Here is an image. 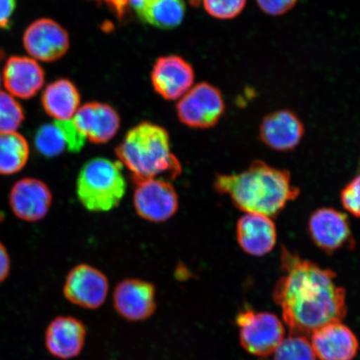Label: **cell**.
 <instances>
[{
    "instance_id": "d4e9b609",
    "label": "cell",
    "mask_w": 360,
    "mask_h": 360,
    "mask_svg": "<svg viewBox=\"0 0 360 360\" xmlns=\"http://www.w3.org/2000/svg\"><path fill=\"white\" fill-rule=\"evenodd\" d=\"M274 360H316V355L307 338L291 335L276 350Z\"/></svg>"
},
{
    "instance_id": "6da1fadb",
    "label": "cell",
    "mask_w": 360,
    "mask_h": 360,
    "mask_svg": "<svg viewBox=\"0 0 360 360\" xmlns=\"http://www.w3.org/2000/svg\"><path fill=\"white\" fill-rule=\"evenodd\" d=\"M283 276L274 288V300L281 306L291 335H311L328 323L341 322L347 314L344 288L330 268L301 257L283 246Z\"/></svg>"
},
{
    "instance_id": "44dd1931",
    "label": "cell",
    "mask_w": 360,
    "mask_h": 360,
    "mask_svg": "<svg viewBox=\"0 0 360 360\" xmlns=\"http://www.w3.org/2000/svg\"><path fill=\"white\" fill-rule=\"evenodd\" d=\"M42 105L47 115L56 121L70 120L80 107L79 90L70 80L58 79L45 88Z\"/></svg>"
},
{
    "instance_id": "ac0fdd59",
    "label": "cell",
    "mask_w": 360,
    "mask_h": 360,
    "mask_svg": "<svg viewBox=\"0 0 360 360\" xmlns=\"http://www.w3.org/2000/svg\"><path fill=\"white\" fill-rule=\"evenodd\" d=\"M310 344L321 360H352L359 349L356 336L341 322L328 323L315 330Z\"/></svg>"
},
{
    "instance_id": "ffe728a7",
    "label": "cell",
    "mask_w": 360,
    "mask_h": 360,
    "mask_svg": "<svg viewBox=\"0 0 360 360\" xmlns=\"http://www.w3.org/2000/svg\"><path fill=\"white\" fill-rule=\"evenodd\" d=\"M135 15L146 24L160 30H173L186 15L184 0H127Z\"/></svg>"
},
{
    "instance_id": "cb8c5ba5",
    "label": "cell",
    "mask_w": 360,
    "mask_h": 360,
    "mask_svg": "<svg viewBox=\"0 0 360 360\" xmlns=\"http://www.w3.org/2000/svg\"><path fill=\"white\" fill-rule=\"evenodd\" d=\"M24 120L20 103L11 94L0 91V134L16 132Z\"/></svg>"
},
{
    "instance_id": "4316f807",
    "label": "cell",
    "mask_w": 360,
    "mask_h": 360,
    "mask_svg": "<svg viewBox=\"0 0 360 360\" xmlns=\"http://www.w3.org/2000/svg\"><path fill=\"white\" fill-rule=\"evenodd\" d=\"M340 202L348 213L360 218V174L351 179L341 191Z\"/></svg>"
},
{
    "instance_id": "603a6c76",
    "label": "cell",
    "mask_w": 360,
    "mask_h": 360,
    "mask_svg": "<svg viewBox=\"0 0 360 360\" xmlns=\"http://www.w3.org/2000/svg\"><path fill=\"white\" fill-rule=\"evenodd\" d=\"M34 146L39 154L45 158L60 156L68 150L64 135L56 123L39 128L34 135Z\"/></svg>"
},
{
    "instance_id": "f1b7e54d",
    "label": "cell",
    "mask_w": 360,
    "mask_h": 360,
    "mask_svg": "<svg viewBox=\"0 0 360 360\" xmlns=\"http://www.w3.org/2000/svg\"><path fill=\"white\" fill-rule=\"evenodd\" d=\"M256 2L266 15L280 16L294 8L298 0H256Z\"/></svg>"
},
{
    "instance_id": "7c38bea8",
    "label": "cell",
    "mask_w": 360,
    "mask_h": 360,
    "mask_svg": "<svg viewBox=\"0 0 360 360\" xmlns=\"http://www.w3.org/2000/svg\"><path fill=\"white\" fill-rule=\"evenodd\" d=\"M195 71L179 56H162L151 72V82L158 94L166 101H178L193 86Z\"/></svg>"
},
{
    "instance_id": "484cf974",
    "label": "cell",
    "mask_w": 360,
    "mask_h": 360,
    "mask_svg": "<svg viewBox=\"0 0 360 360\" xmlns=\"http://www.w3.org/2000/svg\"><path fill=\"white\" fill-rule=\"evenodd\" d=\"M247 0H202V6L210 16L217 20H233L240 15Z\"/></svg>"
},
{
    "instance_id": "7402d4cb",
    "label": "cell",
    "mask_w": 360,
    "mask_h": 360,
    "mask_svg": "<svg viewBox=\"0 0 360 360\" xmlns=\"http://www.w3.org/2000/svg\"><path fill=\"white\" fill-rule=\"evenodd\" d=\"M30 154L29 143L21 134H0V174L20 172L28 163Z\"/></svg>"
},
{
    "instance_id": "83f0119b",
    "label": "cell",
    "mask_w": 360,
    "mask_h": 360,
    "mask_svg": "<svg viewBox=\"0 0 360 360\" xmlns=\"http://www.w3.org/2000/svg\"><path fill=\"white\" fill-rule=\"evenodd\" d=\"M64 135L67 148L71 153H79L85 145L86 137L76 127L73 120H61L55 122Z\"/></svg>"
},
{
    "instance_id": "8fae6325",
    "label": "cell",
    "mask_w": 360,
    "mask_h": 360,
    "mask_svg": "<svg viewBox=\"0 0 360 360\" xmlns=\"http://www.w3.org/2000/svg\"><path fill=\"white\" fill-rule=\"evenodd\" d=\"M22 42L30 58L42 62L58 60L70 48L69 34L51 19L33 22L25 30Z\"/></svg>"
},
{
    "instance_id": "d6986e66",
    "label": "cell",
    "mask_w": 360,
    "mask_h": 360,
    "mask_svg": "<svg viewBox=\"0 0 360 360\" xmlns=\"http://www.w3.org/2000/svg\"><path fill=\"white\" fill-rule=\"evenodd\" d=\"M3 82L13 97L32 98L44 84V72L32 58L13 56L8 58L3 72Z\"/></svg>"
},
{
    "instance_id": "5b68a950",
    "label": "cell",
    "mask_w": 360,
    "mask_h": 360,
    "mask_svg": "<svg viewBox=\"0 0 360 360\" xmlns=\"http://www.w3.org/2000/svg\"><path fill=\"white\" fill-rule=\"evenodd\" d=\"M236 323L240 328V344L248 352L257 356H268L274 352L285 337V328L276 315L241 310Z\"/></svg>"
},
{
    "instance_id": "5bb4252c",
    "label": "cell",
    "mask_w": 360,
    "mask_h": 360,
    "mask_svg": "<svg viewBox=\"0 0 360 360\" xmlns=\"http://www.w3.org/2000/svg\"><path fill=\"white\" fill-rule=\"evenodd\" d=\"M8 200L16 217L26 222H37L49 212L53 195L42 180L24 178L13 184Z\"/></svg>"
},
{
    "instance_id": "ba28073f",
    "label": "cell",
    "mask_w": 360,
    "mask_h": 360,
    "mask_svg": "<svg viewBox=\"0 0 360 360\" xmlns=\"http://www.w3.org/2000/svg\"><path fill=\"white\" fill-rule=\"evenodd\" d=\"M133 202L135 212L152 223L172 219L179 210V195L168 179H148L135 182Z\"/></svg>"
},
{
    "instance_id": "e0dca14e",
    "label": "cell",
    "mask_w": 360,
    "mask_h": 360,
    "mask_svg": "<svg viewBox=\"0 0 360 360\" xmlns=\"http://www.w3.org/2000/svg\"><path fill=\"white\" fill-rule=\"evenodd\" d=\"M236 240L245 253L262 257L276 245V225L268 216L246 213L238 220Z\"/></svg>"
},
{
    "instance_id": "8992f818",
    "label": "cell",
    "mask_w": 360,
    "mask_h": 360,
    "mask_svg": "<svg viewBox=\"0 0 360 360\" xmlns=\"http://www.w3.org/2000/svg\"><path fill=\"white\" fill-rule=\"evenodd\" d=\"M307 232L314 245L326 255L353 250L356 246L348 215L330 207H322L310 214Z\"/></svg>"
},
{
    "instance_id": "1f68e13d",
    "label": "cell",
    "mask_w": 360,
    "mask_h": 360,
    "mask_svg": "<svg viewBox=\"0 0 360 360\" xmlns=\"http://www.w3.org/2000/svg\"><path fill=\"white\" fill-rule=\"evenodd\" d=\"M2 82H3L2 76H1V75H0V88H1Z\"/></svg>"
},
{
    "instance_id": "9c48e42d",
    "label": "cell",
    "mask_w": 360,
    "mask_h": 360,
    "mask_svg": "<svg viewBox=\"0 0 360 360\" xmlns=\"http://www.w3.org/2000/svg\"><path fill=\"white\" fill-rule=\"evenodd\" d=\"M109 281L100 269L81 264L70 270L63 292L70 303L86 309H97L105 304L109 294Z\"/></svg>"
},
{
    "instance_id": "4fadbf2b",
    "label": "cell",
    "mask_w": 360,
    "mask_h": 360,
    "mask_svg": "<svg viewBox=\"0 0 360 360\" xmlns=\"http://www.w3.org/2000/svg\"><path fill=\"white\" fill-rule=\"evenodd\" d=\"M305 133L300 117L290 110H280L264 117L259 125V141L278 152H290L300 146Z\"/></svg>"
},
{
    "instance_id": "f546056e",
    "label": "cell",
    "mask_w": 360,
    "mask_h": 360,
    "mask_svg": "<svg viewBox=\"0 0 360 360\" xmlns=\"http://www.w3.org/2000/svg\"><path fill=\"white\" fill-rule=\"evenodd\" d=\"M16 7V0H0V29H6Z\"/></svg>"
},
{
    "instance_id": "30bf717a",
    "label": "cell",
    "mask_w": 360,
    "mask_h": 360,
    "mask_svg": "<svg viewBox=\"0 0 360 360\" xmlns=\"http://www.w3.org/2000/svg\"><path fill=\"white\" fill-rule=\"evenodd\" d=\"M112 304L115 311L125 321H146L157 309L155 287L152 283L139 278H125L115 286Z\"/></svg>"
},
{
    "instance_id": "3957f363",
    "label": "cell",
    "mask_w": 360,
    "mask_h": 360,
    "mask_svg": "<svg viewBox=\"0 0 360 360\" xmlns=\"http://www.w3.org/2000/svg\"><path fill=\"white\" fill-rule=\"evenodd\" d=\"M115 153L134 182L160 176L174 179L181 174V165L171 152L167 130L155 124L142 122L129 129Z\"/></svg>"
},
{
    "instance_id": "7a4b0ae2",
    "label": "cell",
    "mask_w": 360,
    "mask_h": 360,
    "mask_svg": "<svg viewBox=\"0 0 360 360\" xmlns=\"http://www.w3.org/2000/svg\"><path fill=\"white\" fill-rule=\"evenodd\" d=\"M219 195H227L243 212L276 217L300 195L289 170L278 169L263 160H254L242 172L219 174L214 180Z\"/></svg>"
},
{
    "instance_id": "9a60e30c",
    "label": "cell",
    "mask_w": 360,
    "mask_h": 360,
    "mask_svg": "<svg viewBox=\"0 0 360 360\" xmlns=\"http://www.w3.org/2000/svg\"><path fill=\"white\" fill-rule=\"evenodd\" d=\"M86 336V326L80 319L58 316L49 323L45 330V347L56 359H73L82 353Z\"/></svg>"
},
{
    "instance_id": "52a82bcc",
    "label": "cell",
    "mask_w": 360,
    "mask_h": 360,
    "mask_svg": "<svg viewBox=\"0 0 360 360\" xmlns=\"http://www.w3.org/2000/svg\"><path fill=\"white\" fill-rule=\"evenodd\" d=\"M180 122L193 129H209L219 123L225 111L221 92L214 85L202 82L193 86L179 100Z\"/></svg>"
},
{
    "instance_id": "2e32d148",
    "label": "cell",
    "mask_w": 360,
    "mask_h": 360,
    "mask_svg": "<svg viewBox=\"0 0 360 360\" xmlns=\"http://www.w3.org/2000/svg\"><path fill=\"white\" fill-rule=\"evenodd\" d=\"M72 120L88 141L98 145L110 142L120 128L118 112L107 103H85Z\"/></svg>"
},
{
    "instance_id": "4dcf8cb0",
    "label": "cell",
    "mask_w": 360,
    "mask_h": 360,
    "mask_svg": "<svg viewBox=\"0 0 360 360\" xmlns=\"http://www.w3.org/2000/svg\"><path fill=\"white\" fill-rule=\"evenodd\" d=\"M11 261L10 255L1 242H0V283L6 280L11 273Z\"/></svg>"
},
{
    "instance_id": "277c9868",
    "label": "cell",
    "mask_w": 360,
    "mask_h": 360,
    "mask_svg": "<svg viewBox=\"0 0 360 360\" xmlns=\"http://www.w3.org/2000/svg\"><path fill=\"white\" fill-rule=\"evenodd\" d=\"M122 165L94 158L81 168L76 193L81 205L91 212H107L120 204L126 192Z\"/></svg>"
}]
</instances>
